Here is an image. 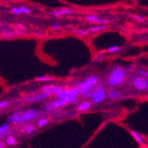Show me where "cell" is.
Listing matches in <instances>:
<instances>
[{
	"label": "cell",
	"mask_w": 148,
	"mask_h": 148,
	"mask_svg": "<svg viewBox=\"0 0 148 148\" xmlns=\"http://www.w3.org/2000/svg\"><path fill=\"white\" fill-rule=\"evenodd\" d=\"M25 32L24 31H21V30H11V29H8V30H5L2 33H0V36L2 37V38H5V39H9V38H12V37L16 36V35H21L22 34H24Z\"/></svg>",
	"instance_id": "10"
},
{
	"label": "cell",
	"mask_w": 148,
	"mask_h": 148,
	"mask_svg": "<svg viewBox=\"0 0 148 148\" xmlns=\"http://www.w3.org/2000/svg\"><path fill=\"white\" fill-rule=\"evenodd\" d=\"M120 92L117 90H111L107 94V98L108 100H116L120 97Z\"/></svg>",
	"instance_id": "15"
},
{
	"label": "cell",
	"mask_w": 148,
	"mask_h": 148,
	"mask_svg": "<svg viewBox=\"0 0 148 148\" xmlns=\"http://www.w3.org/2000/svg\"><path fill=\"white\" fill-rule=\"evenodd\" d=\"M5 143L0 142V148H5Z\"/></svg>",
	"instance_id": "29"
},
{
	"label": "cell",
	"mask_w": 148,
	"mask_h": 148,
	"mask_svg": "<svg viewBox=\"0 0 148 148\" xmlns=\"http://www.w3.org/2000/svg\"><path fill=\"white\" fill-rule=\"evenodd\" d=\"M16 143V138L13 136H9L5 138V144L7 145H13Z\"/></svg>",
	"instance_id": "21"
},
{
	"label": "cell",
	"mask_w": 148,
	"mask_h": 148,
	"mask_svg": "<svg viewBox=\"0 0 148 148\" xmlns=\"http://www.w3.org/2000/svg\"><path fill=\"white\" fill-rule=\"evenodd\" d=\"M34 132V128L32 127L31 125H27V126L23 127L22 130H21V132L26 133V134H31Z\"/></svg>",
	"instance_id": "18"
},
{
	"label": "cell",
	"mask_w": 148,
	"mask_h": 148,
	"mask_svg": "<svg viewBox=\"0 0 148 148\" xmlns=\"http://www.w3.org/2000/svg\"><path fill=\"white\" fill-rule=\"evenodd\" d=\"M53 79L51 77L49 76H40L38 78H36V81L38 82H42V83H45V82H50L52 81Z\"/></svg>",
	"instance_id": "19"
},
{
	"label": "cell",
	"mask_w": 148,
	"mask_h": 148,
	"mask_svg": "<svg viewBox=\"0 0 148 148\" xmlns=\"http://www.w3.org/2000/svg\"><path fill=\"white\" fill-rule=\"evenodd\" d=\"M9 123H10L7 122V123H4V124H2L1 126H0V135L7 133L8 130H9Z\"/></svg>",
	"instance_id": "20"
},
{
	"label": "cell",
	"mask_w": 148,
	"mask_h": 148,
	"mask_svg": "<svg viewBox=\"0 0 148 148\" xmlns=\"http://www.w3.org/2000/svg\"><path fill=\"white\" fill-rule=\"evenodd\" d=\"M42 112L35 109H28L25 112H15L12 116H8V123H23L28 122L33 119L38 118L41 116Z\"/></svg>",
	"instance_id": "1"
},
{
	"label": "cell",
	"mask_w": 148,
	"mask_h": 148,
	"mask_svg": "<svg viewBox=\"0 0 148 148\" xmlns=\"http://www.w3.org/2000/svg\"><path fill=\"white\" fill-rule=\"evenodd\" d=\"M47 124H48V120L46 118H44V117L40 118L38 120V123H37V125H38L39 127H44Z\"/></svg>",
	"instance_id": "23"
},
{
	"label": "cell",
	"mask_w": 148,
	"mask_h": 148,
	"mask_svg": "<svg viewBox=\"0 0 148 148\" xmlns=\"http://www.w3.org/2000/svg\"><path fill=\"white\" fill-rule=\"evenodd\" d=\"M59 28H60V26L58 25V24H54V25L51 26V29H53V30H58Z\"/></svg>",
	"instance_id": "28"
},
{
	"label": "cell",
	"mask_w": 148,
	"mask_h": 148,
	"mask_svg": "<svg viewBox=\"0 0 148 148\" xmlns=\"http://www.w3.org/2000/svg\"><path fill=\"white\" fill-rule=\"evenodd\" d=\"M49 98V95L45 94V92H39V94H37L35 95H33L31 97H29L27 99V101L29 102H40V101H45L47 99Z\"/></svg>",
	"instance_id": "11"
},
{
	"label": "cell",
	"mask_w": 148,
	"mask_h": 148,
	"mask_svg": "<svg viewBox=\"0 0 148 148\" xmlns=\"http://www.w3.org/2000/svg\"><path fill=\"white\" fill-rule=\"evenodd\" d=\"M62 90L63 88L57 85H45L42 87V91L45 92V94L49 95V96L58 95Z\"/></svg>",
	"instance_id": "8"
},
{
	"label": "cell",
	"mask_w": 148,
	"mask_h": 148,
	"mask_svg": "<svg viewBox=\"0 0 148 148\" xmlns=\"http://www.w3.org/2000/svg\"><path fill=\"white\" fill-rule=\"evenodd\" d=\"M65 105H67L66 101H64L63 100L56 99V100L50 101L49 102L45 104V106L43 107V111L44 112H51V111H54V110L58 109L59 108H62Z\"/></svg>",
	"instance_id": "7"
},
{
	"label": "cell",
	"mask_w": 148,
	"mask_h": 148,
	"mask_svg": "<svg viewBox=\"0 0 148 148\" xmlns=\"http://www.w3.org/2000/svg\"><path fill=\"white\" fill-rule=\"evenodd\" d=\"M98 82H99V78L96 75H90L89 77H87L79 84L78 88L79 89V94L84 95L87 92L95 88Z\"/></svg>",
	"instance_id": "4"
},
{
	"label": "cell",
	"mask_w": 148,
	"mask_h": 148,
	"mask_svg": "<svg viewBox=\"0 0 148 148\" xmlns=\"http://www.w3.org/2000/svg\"><path fill=\"white\" fill-rule=\"evenodd\" d=\"M11 12L16 15H21V14H30L31 11L29 8L26 6H18V7H12L11 9Z\"/></svg>",
	"instance_id": "12"
},
{
	"label": "cell",
	"mask_w": 148,
	"mask_h": 148,
	"mask_svg": "<svg viewBox=\"0 0 148 148\" xmlns=\"http://www.w3.org/2000/svg\"><path fill=\"white\" fill-rule=\"evenodd\" d=\"M91 107H92V104H91L89 101H82L81 103H79V104L78 105L77 109H78L79 111H80V112H82V111H86V110L90 109Z\"/></svg>",
	"instance_id": "14"
},
{
	"label": "cell",
	"mask_w": 148,
	"mask_h": 148,
	"mask_svg": "<svg viewBox=\"0 0 148 148\" xmlns=\"http://www.w3.org/2000/svg\"><path fill=\"white\" fill-rule=\"evenodd\" d=\"M86 21L90 23H95L97 25H104L105 23H108V21L105 20V18H101L97 15H94V14H90L86 16Z\"/></svg>",
	"instance_id": "9"
},
{
	"label": "cell",
	"mask_w": 148,
	"mask_h": 148,
	"mask_svg": "<svg viewBox=\"0 0 148 148\" xmlns=\"http://www.w3.org/2000/svg\"><path fill=\"white\" fill-rule=\"evenodd\" d=\"M131 134L132 136V138L138 143V144H143L144 143V138H142V136L137 132L136 131H131Z\"/></svg>",
	"instance_id": "17"
},
{
	"label": "cell",
	"mask_w": 148,
	"mask_h": 148,
	"mask_svg": "<svg viewBox=\"0 0 148 148\" xmlns=\"http://www.w3.org/2000/svg\"><path fill=\"white\" fill-rule=\"evenodd\" d=\"M76 34H78V35H79V36H86L87 34H88V32H87V30H85V29H78L77 31H76Z\"/></svg>",
	"instance_id": "25"
},
{
	"label": "cell",
	"mask_w": 148,
	"mask_h": 148,
	"mask_svg": "<svg viewBox=\"0 0 148 148\" xmlns=\"http://www.w3.org/2000/svg\"><path fill=\"white\" fill-rule=\"evenodd\" d=\"M79 95V89L77 87H71L69 89H63L58 95H56V98L58 100H63L69 103H73L78 98Z\"/></svg>",
	"instance_id": "3"
},
{
	"label": "cell",
	"mask_w": 148,
	"mask_h": 148,
	"mask_svg": "<svg viewBox=\"0 0 148 148\" xmlns=\"http://www.w3.org/2000/svg\"><path fill=\"white\" fill-rule=\"evenodd\" d=\"M107 94L108 92H106V90L103 86H98L92 89V95L91 96L92 102L95 104L101 103L107 98Z\"/></svg>",
	"instance_id": "5"
},
{
	"label": "cell",
	"mask_w": 148,
	"mask_h": 148,
	"mask_svg": "<svg viewBox=\"0 0 148 148\" xmlns=\"http://www.w3.org/2000/svg\"><path fill=\"white\" fill-rule=\"evenodd\" d=\"M119 49H120V47H119V46L114 45V46L108 47V48L107 49V51H108V53H115V52H117Z\"/></svg>",
	"instance_id": "22"
},
{
	"label": "cell",
	"mask_w": 148,
	"mask_h": 148,
	"mask_svg": "<svg viewBox=\"0 0 148 148\" xmlns=\"http://www.w3.org/2000/svg\"><path fill=\"white\" fill-rule=\"evenodd\" d=\"M126 77V72L121 66L113 68L107 78V84L109 86H117L123 83Z\"/></svg>",
	"instance_id": "2"
},
{
	"label": "cell",
	"mask_w": 148,
	"mask_h": 148,
	"mask_svg": "<svg viewBox=\"0 0 148 148\" xmlns=\"http://www.w3.org/2000/svg\"><path fill=\"white\" fill-rule=\"evenodd\" d=\"M105 28H106L105 25H97V26H95V27H89L87 29V32L88 33H98V32L103 31Z\"/></svg>",
	"instance_id": "16"
},
{
	"label": "cell",
	"mask_w": 148,
	"mask_h": 148,
	"mask_svg": "<svg viewBox=\"0 0 148 148\" xmlns=\"http://www.w3.org/2000/svg\"><path fill=\"white\" fill-rule=\"evenodd\" d=\"M75 12V11L72 9H68V8H64V9H59V10H56L50 12V14L52 16L55 17H59V16H64V15H70V14H73Z\"/></svg>",
	"instance_id": "13"
},
{
	"label": "cell",
	"mask_w": 148,
	"mask_h": 148,
	"mask_svg": "<svg viewBox=\"0 0 148 148\" xmlns=\"http://www.w3.org/2000/svg\"><path fill=\"white\" fill-rule=\"evenodd\" d=\"M7 105H8L7 101H0V109H3V108H6Z\"/></svg>",
	"instance_id": "27"
},
{
	"label": "cell",
	"mask_w": 148,
	"mask_h": 148,
	"mask_svg": "<svg viewBox=\"0 0 148 148\" xmlns=\"http://www.w3.org/2000/svg\"><path fill=\"white\" fill-rule=\"evenodd\" d=\"M138 75L142 76L148 79V70H139L138 71Z\"/></svg>",
	"instance_id": "24"
},
{
	"label": "cell",
	"mask_w": 148,
	"mask_h": 148,
	"mask_svg": "<svg viewBox=\"0 0 148 148\" xmlns=\"http://www.w3.org/2000/svg\"><path fill=\"white\" fill-rule=\"evenodd\" d=\"M133 18H134V20L138 22H145V18L139 15H133Z\"/></svg>",
	"instance_id": "26"
},
{
	"label": "cell",
	"mask_w": 148,
	"mask_h": 148,
	"mask_svg": "<svg viewBox=\"0 0 148 148\" xmlns=\"http://www.w3.org/2000/svg\"><path fill=\"white\" fill-rule=\"evenodd\" d=\"M132 83L133 87L138 91L144 92V91L148 90V79L142 76H139V75L135 76L132 79Z\"/></svg>",
	"instance_id": "6"
}]
</instances>
